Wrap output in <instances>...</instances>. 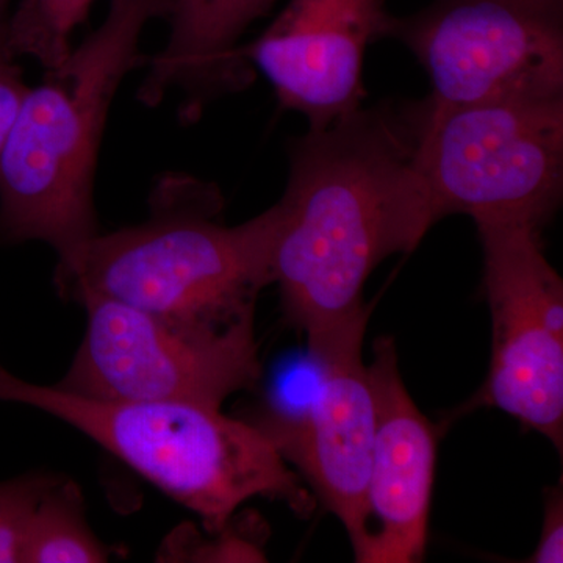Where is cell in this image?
Segmentation results:
<instances>
[{
    "mask_svg": "<svg viewBox=\"0 0 563 563\" xmlns=\"http://www.w3.org/2000/svg\"><path fill=\"white\" fill-rule=\"evenodd\" d=\"M272 207V279L285 320L322 362L363 343L374 269L417 250L435 224L417 158V106L358 107L292 141Z\"/></svg>",
    "mask_w": 563,
    "mask_h": 563,
    "instance_id": "obj_1",
    "label": "cell"
},
{
    "mask_svg": "<svg viewBox=\"0 0 563 563\" xmlns=\"http://www.w3.org/2000/svg\"><path fill=\"white\" fill-rule=\"evenodd\" d=\"M173 0H110L106 21L29 87L0 147V242H43L69 265L98 235L95 174L125 76L146 63L141 35Z\"/></svg>",
    "mask_w": 563,
    "mask_h": 563,
    "instance_id": "obj_2",
    "label": "cell"
},
{
    "mask_svg": "<svg viewBox=\"0 0 563 563\" xmlns=\"http://www.w3.org/2000/svg\"><path fill=\"white\" fill-rule=\"evenodd\" d=\"M211 181L168 174L151 196V214L132 228L98 233L55 284L66 298L99 295L172 320L231 322L255 317L273 284L272 207L239 225L222 220Z\"/></svg>",
    "mask_w": 563,
    "mask_h": 563,
    "instance_id": "obj_3",
    "label": "cell"
},
{
    "mask_svg": "<svg viewBox=\"0 0 563 563\" xmlns=\"http://www.w3.org/2000/svg\"><path fill=\"white\" fill-rule=\"evenodd\" d=\"M0 401L57 418L117 455L133 472L220 533L254 498L299 515L313 498L272 440L251 421L196 404L98 399L22 380L0 365Z\"/></svg>",
    "mask_w": 563,
    "mask_h": 563,
    "instance_id": "obj_4",
    "label": "cell"
},
{
    "mask_svg": "<svg viewBox=\"0 0 563 563\" xmlns=\"http://www.w3.org/2000/svg\"><path fill=\"white\" fill-rule=\"evenodd\" d=\"M417 158L435 220H520L542 228L563 191V95L417 103Z\"/></svg>",
    "mask_w": 563,
    "mask_h": 563,
    "instance_id": "obj_5",
    "label": "cell"
},
{
    "mask_svg": "<svg viewBox=\"0 0 563 563\" xmlns=\"http://www.w3.org/2000/svg\"><path fill=\"white\" fill-rule=\"evenodd\" d=\"M87 329L60 383L98 399L196 404L221 409L261 380L255 317L190 322L99 295L77 299Z\"/></svg>",
    "mask_w": 563,
    "mask_h": 563,
    "instance_id": "obj_6",
    "label": "cell"
},
{
    "mask_svg": "<svg viewBox=\"0 0 563 563\" xmlns=\"http://www.w3.org/2000/svg\"><path fill=\"white\" fill-rule=\"evenodd\" d=\"M476 222L492 314L487 379L461 406L503 410L563 450V282L544 255L539 225Z\"/></svg>",
    "mask_w": 563,
    "mask_h": 563,
    "instance_id": "obj_7",
    "label": "cell"
},
{
    "mask_svg": "<svg viewBox=\"0 0 563 563\" xmlns=\"http://www.w3.org/2000/svg\"><path fill=\"white\" fill-rule=\"evenodd\" d=\"M388 38L421 63L439 106L563 95V0H433L393 16Z\"/></svg>",
    "mask_w": 563,
    "mask_h": 563,
    "instance_id": "obj_8",
    "label": "cell"
},
{
    "mask_svg": "<svg viewBox=\"0 0 563 563\" xmlns=\"http://www.w3.org/2000/svg\"><path fill=\"white\" fill-rule=\"evenodd\" d=\"M388 0H288L257 40L243 46L252 68L272 81L284 109L320 128L363 106V63L388 38Z\"/></svg>",
    "mask_w": 563,
    "mask_h": 563,
    "instance_id": "obj_9",
    "label": "cell"
},
{
    "mask_svg": "<svg viewBox=\"0 0 563 563\" xmlns=\"http://www.w3.org/2000/svg\"><path fill=\"white\" fill-rule=\"evenodd\" d=\"M362 344L329 355L312 398L292 412H272L254 424L301 472L350 537L358 562L368 539L374 401ZM252 422V421H251Z\"/></svg>",
    "mask_w": 563,
    "mask_h": 563,
    "instance_id": "obj_10",
    "label": "cell"
},
{
    "mask_svg": "<svg viewBox=\"0 0 563 563\" xmlns=\"http://www.w3.org/2000/svg\"><path fill=\"white\" fill-rule=\"evenodd\" d=\"M368 379L374 440L366 509L368 539L361 563H413L428 547L437 429L404 384L391 336H377Z\"/></svg>",
    "mask_w": 563,
    "mask_h": 563,
    "instance_id": "obj_11",
    "label": "cell"
},
{
    "mask_svg": "<svg viewBox=\"0 0 563 563\" xmlns=\"http://www.w3.org/2000/svg\"><path fill=\"white\" fill-rule=\"evenodd\" d=\"M276 0H173L169 38L151 58L141 102L157 106L180 92V117L192 122L209 103L246 90L255 76L244 57V33Z\"/></svg>",
    "mask_w": 563,
    "mask_h": 563,
    "instance_id": "obj_12",
    "label": "cell"
},
{
    "mask_svg": "<svg viewBox=\"0 0 563 563\" xmlns=\"http://www.w3.org/2000/svg\"><path fill=\"white\" fill-rule=\"evenodd\" d=\"M109 555L88 525L79 485L55 477L33 510L22 562L98 563L109 561Z\"/></svg>",
    "mask_w": 563,
    "mask_h": 563,
    "instance_id": "obj_13",
    "label": "cell"
},
{
    "mask_svg": "<svg viewBox=\"0 0 563 563\" xmlns=\"http://www.w3.org/2000/svg\"><path fill=\"white\" fill-rule=\"evenodd\" d=\"M96 0H20L0 21V44L13 57H31L54 68L73 49V35Z\"/></svg>",
    "mask_w": 563,
    "mask_h": 563,
    "instance_id": "obj_14",
    "label": "cell"
},
{
    "mask_svg": "<svg viewBox=\"0 0 563 563\" xmlns=\"http://www.w3.org/2000/svg\"><path fill=\"white\" fill-rule=\"evenodd\" d=\"M55 477L25 474L0 483V563L22 562L25 533L33 510Z\"/></svg>",
    "mask_w": 563,
    "mask_h": 563,
    "instance_id": "obj_15",
    "label": "cell"
},
{
    "mask_svg": "<svg viewBox=\"0 0 563 563\" xmlns=\"http://www.w3.org/2000/svg\"><path fill=\"white\" fill-rule=\"evenodd\" d=\"M525 562H563V492L561 484L547 490L544 498L543 528L536 551Z\"/></svg>",
    "mask_w": 563,
    "mask_h": 563,
    "instance_id": "obj_16",
    "label": "cell"
},
{
    "mask_svg": "<svg viewBox=\"0 0 563 563\" xmlns=\"http://www.w3.org/2000/svg\"><path fill=\"white\" fill-rule=\"evenodd\" d=\"M18 60L20 58L13 57L0 44V147L9 135L11 124L20 110L22 98L29 88L22 77V69Z\"/></svg>",
    "mask_w": 563,
    "mask_h": 563,
    "instance_id": "obj_17",
    "label": "cell"
},
{
    "mask_svg": "<svg viewBox=\"0 0 563 563\" xmlns=\"http://www.w3.org/2000/svg\"><path fill=\"white\" fill-rule=\"evenodd\" d=\"M11 0H0V21L5 20L7 14L10 11Z\"/></svg>",
    "mask_w": 563,
    "mask_h": 563,
    "instance_id": "obj_18",
    "label": "cell"
}]
</instances>
